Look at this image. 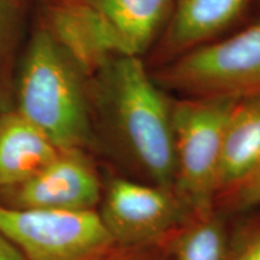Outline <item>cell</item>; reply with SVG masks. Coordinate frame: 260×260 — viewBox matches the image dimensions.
Segmentation results:
<instances>
[{"instance_id": "3", "label": "cell", "mask_w": 260, "mask_h": 260, "mask_svg": "<svg viewBox=\"0 0 260 260\" xmlns=\"http://www.w3.org/2000/svg\"><path fill=\"white\" fill-rule=\"evenodd\" d=\"M236 100L210 95L171 104L174 191L194 216L214 210L224 129Z\"/></svg>"}, {"instance_id": "13", "label": "cell", "mask_w": 260, "mask_h": 260, "mask_svg": "<svg viewBox=\"0 0 260 260\" xmlns=\"http://www.w3.org/2000/svg\"><path fill=\"white\" fill-rule=\"evenodd\" d=\"M228 239L223 219L214 210L195 216L174 236L175 260H225Z\"/></svg>"}, {"instance_id": "9", "label": "cell", "mask_w": 260, "mask_h": 260, "mask_svg": "<svg viewBox=\"0 0 260 260\" xmlns=\"http://www.w3.org/2000/svg\"><path fill=\"white\" fill-rule=\"evenodd\" d=\"M260 170V94L237 98L224 129L217 197L228 195Z\"/></svg>"}, {"instance_id": "18", "label": "cell", "mask_w": 260, "mask_h": 260, "mask_svg": "<svg viewBox=\"0 0 260 260\" xmlns=\"http://www.w3.org/2000/svg\"><path fill=\"white\" fill-rule=\"evenodd\" d=\"M0 260H25L21 252L0 233Z\"/></svg>"}, {"instance_id": "17", "label": "cell", "mask_w": 260, "mask_h": 260, "mask_svg": "<svg viewBox=\"0 0 260 260\" xmlns=\"http://www.w3.org/2000/svg\"><path fill=\"white\" fill-rule=\"evenodd\" d=\"M145 249H121L117 248L115 252L102 260H157L153 256L145 254Z\"/></svg>"}, {"instance_id": "1", "label": "cell", "mask_w": 260, "mask_h": 260, "mask_svg": "<svg viewBox=\"0 0 260 260\" xmlns=\"http://www.w3.org/2000/svg\"><path fill=\"white\" fill-rule=\"evenodd\" d=\"M89 98L94 133L100 129L113 140L148 183L174 190L171 103L140 57L106 61L89 77Z\"/></svg>"}, {"instance_id": "2", "label": "cell", "mask_w": 260, "mask_h": 260, "mask_svg": "<svg viewBox=\"0 0 260 260\" xmlns=\"http://www.w3.org/2000/svg\"><path fill=\"white\" fill-rule=\"evenodd\" d=\"M11 109L59 151L96 147L89 76L40 21L16 61Z\"/></svg>"}, {"instance_id": "5", "label": "cell", "mask_w": 260, "mask_h": 260, "mask_svg": "<svg viewBox=\"0 0 260 260\" xmlns=\"http://www.w3.org/2000/svg\"><path fill=\"white\" fill-rule=\"evenodd\" d=\"M99 205L98 213L121 249L152 248L195 217L174 190L123 177L103 184Z\"/></svg>"}, {"instance_id": "8", "label": "cell", "mask_w": 260, "mask_h": 260, "mask_svg": "<svg viewBox=\"0 0 260 260\" xmlns=\"http://www.w3.org/2000/svg\"><path fill=\"white\" fill-rule=\"evenodd\" d=\"M39 21L89 77L113 57L132 54L115 29L86 0H52Z\"/></svg>"}, {"instance_id": "7", "label": "cell", "mask_w": 260, "mask_h": 260, "mask_svg": "<svg viewBox=\"0 0 260 260\" xmlns=\"http://www.w3.org/2000/svg\"><path fill=\"white\" fill-rule=\"evenodd\" d=\"M102 194L90 152L69 149L27 181L0 188V205L14 210H96Z\"/></svg>"}, {"instance_id": "6", "label": "cell", "mask_w": 260, "mask_h": 260, "mask_svg": "<svg viewBox=\"0 0 260 260\" xmlns=\"http://www.w3.org/2000/svg\"><path fill=\"white\" fill-rule=\"evenodd\" d=\"M160 79L198 96L260 94V19L225 40L194 48Z\"/></svg>"}, {"instance_id": "19", "label": "cell", "mask_w": 260, "mask_h": 260, "mask_svg": "<svg viewBox=\"0 0 260 260\" xmlns=\"http://www.w3.org/2000/svg\"><path fill=\"white\" fill-rule=\"evenodd\" d=\"M5 2L10 3V4H14L16 6H19V8L27 9L28 4L31 2V0H5Z\"/></svg>"}, {"instance_id": "15", "label": "cell", "mask_w": 260, "mask_h": 260, "mask_svg": "<svg viewBox=\"0 0 260 260\" xmlns=\"http://www.w3.org/2000/svg\"><path fill=\"white\" fill-rule=\"evenodd\" d=\"M225 260H260V220L249 224L228 241Z\"/></svg>"}, {"instance_id": "16", "label": "cell", "mask_w": 260, "mask_h": 260, "mask_svg": "<svg viewBox=\"0 0 260 260\" xmlns=\"http://www.w3.org/2000/svg\"><path fill=\"white\" fill-rule=\"evenodd\" d=\"M226 203L232 210L246 211L260 206V170L226 195Z\"/></svg>"}, {"instance_id": "10", "label": "cell", "mask_w": 260, "mask_h": 260, "mask_svg": "<svg viewBox=\"0 0 260 260\" xmlns=\"http://www.w3.org/2000/svg\"><path fill=\"white\" fill-rule=\"evenodd\" d=\"M59 152L16 110L0 112V188L27 181L46 168Z\"/></svg>"}, {"instance_id": "12", "label": "cell", "mask_w": 260, "mask_h": 260, "mask_svg": "<svg viewBox=\"0 0 260 260\" xmlns=\"http://www.w3.org/2000/svg\"><path fill=\"white\" fill-rule=\"evenodd\" d=\"M109 22L129 52L141 56L170 18L174 0H86Z\"/></svg>"}, {"instance_id": "11", "label": "cell", "mask_w": 260, "mask_h": 260, "mask_svg": "<svg viewBox=\"0 0 260 260\" xmlns=\"http://www.w3.org/2000/svg\"><path fill=\"white\" fill-rule=\"evenodd\" d=\"M251 0H174L168 46L183 50L203 44L232 25Z\"/></svg>"}, {"instance_id": "4", "label": "cell", "mask_w": 260, "mask_h": 260, "mask_svg": "<svg viewBox=\"0 0 260 260\" xmlns=\"http://www.w3.org/2000/svg\"><path fill=\"white\" fill-rule=\"evenodd\" d=\"M0 233L25 260H102L118 248L96 210L0 205Z\"/></svg>"}, {"instance_id": "14", "label": "cell", "mask_w": 260, "mask_h": 260, "mask_svg": "<svg viewBox=\"0 0 260 260\" xmlns=\"http://www.w3.org/2000/svg\"><path fill=\"white\" fill-rule=\"evenodd\" d=\"M24 11L25 8L0 0V112L11 109L14 71L24 44Z\"/></svg>"}]
</instances>
